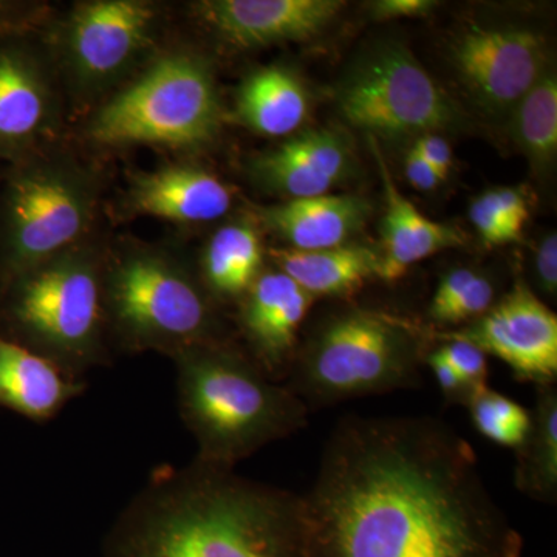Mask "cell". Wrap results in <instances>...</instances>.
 <instances>
[{"mask_svg": "<svg viewBox=\"0 0 557 557\" xmlns=\"http://www.w3.org/2000/svg\"><path fill=\"white\" fill-rule=\"evenodd\" d=\"M131 212L175 223H207L233 207V193L211 172L193 164H170L132 178Z\"/></svg>", "mask_w": 557, "mask_h": 557, "instance_id": "17", "label": "cell"}, {"mask_svg": "<svg viewBox=\"0 0 557 557\" xmlns=\"http://www.w3.org/2000/svg\"><path fill=\"white\" fill-rule=\"evenodd\" d=\"M469 219L487 247H502V245L519 240V237L508 228L487 190L472 201L471 208H469Z\"/></svg>", "mask_w": 557, "mask_h": 557, "instance_id": "29", "label": "cell"}, {"mask_svg": "<svg viewBox=\"0 0 557 557\" xmlns=\"http://www.w3.org/2000/svg\"><path fill=\"white\" fill-rule=\"evenodd\" d=\"M472 424L490 442L518 449L531 426V410L490 386L474 388L465 403Z\"/></svg>", "mask_w": 557, "mask_h": 557, "instance_id": "27", "label": "cell"}, {"mask_svg": "<svg viewBox=\"0 0 557 557\" xmlns=\"http://www.w3.org/2000/svg\"><path fill=\"white\" fill-rule=\"evenodd\" d=\"M370 205L357 196L309 197L260 208L259 222L298 251L343 247L361 230Z\"/></svg>", "mask_w": 557, "mask_h": 557, "instance_id": "20", "label": "cell"}, {"mask_svg": "<svg viewBox=\"0 0 557 557\" xmlns=\"http://www.w3.org/2000/svg\"><path fill=\"white\" fill-rule=\"evenodd\" d=\"M106 252L89 240L14 277L0 289V336L72 375L110 364Z\"/></svg>", "mask_w": 557, "mask_h": 557, "instance_id": "4", "label": "cell"}, {"mask_svg": "<svg viewBox=\"0 0 557 557\" xmlns=\"http://www.w3.org/2000/svg\"><path fill=\"white\" fill-rule=\"evenodd\" d=\"M309 110L306 87L292 70L281 65L256 70L237 91V119L265 137H285L298 131Z\"/></svg>", "mask_w": 557, "mask_h": 557, "instance_id": "22", "label": "cell"}, {"mask_svg": "<svg viewBox=\"0 0 557 557\" xmlns=\"http://www.w3.org/2000/svg\"><path fill=\"white\" fill-rule=\"evenodd\" d=\"M534 271L539 289L548 298H555L557 293V236L556 233L548 234L541 242L534 259Z\"/></svg>", "mask_w": 557, "mask_h": 557, "instance_id": "32", "label": "cell"}, {"mask_svg": "<svg viewBox=\"0 0 557 557\" xmlns=\"http://www.w3.org/2000/svg\"><path fill=\"white\" fill-rule=\"evenodd\" d=\"M307 557H522L467 440L429 417H348L300 496Z\"/></svg>", "mask_w": 557, "mask_h": 557, "instance_id": "1", "label": "cell"}, {"mask_svg": "<svg viewBox=\"0 0 557 557\" xmlns=\"http://www.w3.org/2000/svg\"><path fill=\"white\" fill-rule=\"evenodd\" d=\"M494 304L496 288L490 277L471 269H454L440 278L429 317L438 325H469L485 317Z\"/></svg>", "mask_w": 557, "mask_h": 557, "instance_id": "26", "label": "cell"}, {"mask_svg": "<svg viewBox=\"0 0 557 557\" xmlns=\"http://www.w3.org/2000/svg\"><path fill=\"white\" fill-rule=\"evenodd\" d=\"M454 62L491 115L512 112L548 70L544 39L525 28L474 25L454 44Z\"/></svg>", "mask_w": 557, "mask_h": 557, "instance_id": "12", "label": "cell"}, {"mask_svg": "<svg viewBox=\"0 0 557 557\" xmlns=\"http://www.w3.org/2000/svg\"><path fill=\"white\" fill-rule=\"evenodd\" d=\"M28 27V20L22 16L20 7L0 3V35Z\"/></svg>", "mask_w": 557, "mask_h": 557, "instance_id": "36", "label": "cell"}, {"mask_svg": "<svg viewBox=\"0 0 557 557\" xmlns=\"http://www.w3.org/2000/svg\"><path fill=\"white\" fill-rule=\"evenodd\" d=\"M313 300L281 270L262 271L240 300V330L249 358L277 383L292 370L300 325Z\"/></svg>", "mask_w": 557, "mask_h": 557, "instance_id": "15", "label": "cell"}, {"mask_svg": "<svg viewBox=\"0 0 557 557\" xmlns=\"http://www.w3.org/2000/svg\"><path fill=\"white\" fill-rule=\"evenodd\" d=\"M339 0H205L197 16L237 49L314 38L343 9Z\"/></svg>", "mask_w": 557, "mask_h": 557, "instance_id": "14", "label": "cell"}, {"mask_svg": "<svg viewBox=\"0 0 557 557\" xmlns=\"http://www.w3.org/2000/svg\"><path fill=\"white\" fill-rule=\"evenodd\" d=\"M100 180L67 153L42 149L11 163L0 188V289L87 240Z\"/></svg>", "mask_w": 557, "mask_h": 557, "instance_id": "7", "label": "cell"}, {"mask_svg": "<svg viewBox=\"0 0 557 557\" xmlns=\"http://www.w3.org/2000/svg\"><path fill=\"white\" fill-rule=\"evenodd\" d=\"M27 32L0 35V159L10 163L46 149L60 123L57 69Z\"/></svg>", "mask_w": 557, "mask_h": 557, "instance_id": "11", "label": "cell"}, {"mask_svg": "<svg viewBox=\"0 0 557 557\" xmlns=\"http://www.w3.org/2000/svg\"><path fill=\"white\" fill-rule=\"evenodd\" d=\"M263 248L249 223L220 228L205 248L200 281L214 302H240L262 274Z\"/></svg>", "mask_w": 557, "mask_h": 557, "instance_id": "23", "label": "cell"}, {"mask_svg": "<svg viewBox=\"0 0 557 557\" xmlns=\"http://www.w3.org/2000/svg\"><path fill=\"white\" fill-rule=\"evenodd\" d=\"M172 359L180 416L196 438L200 463L234 469L309 423L306 403L226 339L185 348Z\"/></svg>", "mask_w": 557, "mask_h": 557, "instance_id": "3", "label": "cell"}, {"mask_svg": "<svg viewBox=\"0 0 557 557\" xmlns=\"http://www.w3.org/2000/svg\"><path fill=\"white\" fill-rule=\"evenodd\" d=\"M338 106L351 126L372 137L435 134L457 121L448 95L403 44L375 47L348 73Z\"/></svg>", "mask_w": 557, "mask_h": 557, "instance_id": "9", "label": "cell"}, {"mask_svg": "<svg viewBox=\"0 0 557 557\" xmlns=\"http://www.w3.org/2000/svg\"><path fill=\"white\" fill-rule=\"evenodd\" d=\"M413 149L429 166L432 168L443 182L448 178L450 168H453V149L445 138L437 134H424L418 137Z\"/></svg>", "mask_w": 557, "mask_h": 557, "instance_id": "33", "label": "cell"}, {"mask_svg": "<svg viewBox=\"0 0 557 557\" xmlns=\"http://www.w3.org/2000/svg\"><path fill=\"white\" fill-rule=\"evenodd\" d=\"M515 110V132L520 148L539 172L549 170V166L555 163L557 153L555 73L547 70Z\"/></svg>", "mask_w": 557, "mask_h": 557, "instance_id": "25", "label": "cell"}, {"mask_svg": "<svg viewBox=\"0 0 557 557\" xmlns=\"http://www.w3.org/2000/svg\"><path fill=\"white\" fill-rule=\"evenodd\" d=\"M252 174L263 188L289 200L325 196L350 170V150L339 134L307 131L258 157Z\"/></svg>", "mask_w": 557, "mask_h": 557, "instance_id": "16", "label": "cell"}, {"mask_svg": "<svg viewBox=\"0 0 557 557\" xmlns=\"http://www.w3.org/2000/svg\"><path fill=\"white\" fill-rule=\"evenodd\" d=\"M429 351L423 335L403 319L348 310L324 322L298 350L287 386L309 409L416 387Z\"/></svg>", "mask_w": 557, "mask_h": 557, "instance_id": "6", "label": "cell"}, {"mask_svg": "<svg viewBox=\"0 0 557 557\" xmlns=\"http://www.w3.org/2000/svg\"><path fill=\"white\" fill-rule=\"evenodd\" d=\"M86 387L51 359L0 336V408L47 423Z\"/></svg>", "mask_w": 557, "mask_h": 557, "instance_id": "19", "label": "cell"}, {"mask_svg": "<svg viewBox=\"0 0 557 557\" xmlns=\"http://www.w3.org/2000/svg\"><path fill=\"white\" fill-rule=\"evenodd\" d=\"M214 304L200 277L164 249L129 245L106 255L110 346L172 358L185 348L223 341Z\"/></svg>", "mask_w": 557, "mask_h": 557, "instance_id": "5", "label": "cell"}, {"mask_svg": "<svg viewBox=\"0 0 557 557\" xmlns=\"http://www.w3.org/2000/svg\"><path fill=\"white\" fill-rule=\"evenodd\" d=\"M101 557H307L300 496L194 460L160 467Z\"/></svg>", "mask_w": 557, "mask_h": 557, "instance_id": "2", "label": "cell"}, {"mask_svg": "<svg viewBox=\"0 0 557 557\" xmlns=\"http://www.w3.org/2000/svg\"><path fill=\"white\" fill-rule=\"evenodd\" d=\"M491 200L496 205L508 228L519 237L522 236L523 226H525L528 215V205L525 197L518 189L498 188L487 190Z\"/></svg>", "mask_w": 557, "mask_h": 557, "instance_id": "31", "label": "cell"}, {"mask_svg": "<svg viewBox=\"0 0 557 557\" xmlns=\"http://www.w3.org/2000/svg\"><path fill=\"white\" fill-rule=\"evenodd\" d=\"M159 7L143 0L78 3L54 39V69L81 100L113 89L156 44Z\"/></svg>", "mask_w": 557, "mask_h": 557, "instance_id": "10", "label": "cell"}, {"mask_svg": "<svg viewBox=\"0 0 557 557\" xmlns=\"http://www.w3.org/2000/svg\"><path fill=\"white\" fill-rule=\"evenodd\" d=\"M424 362H426L429 369L434 373V379L437 381L443 397L448 399L449 403L465 406L469 394H471V388L465 384V381L460 379L456 370L450 368L449 362L440 355L437 348L429 351L426 358H424Z\"/></svg>", "mask_w": 557, "mask_h": 557, "instance_id": "30", "label": "cell"}, {"mask_svg": "<svg viewBox=\"0 0 557 557\" xmlns=\"http://www.w3.org/2000/svg\"><path fill=\"white\" fill-rule=\"evenodd\" d=\"M405 166L406 177H408L410 185L418 190L429 193V190L437 188L440 183L443 182L437 172L432 170L413 148L409 150L408 157H406Z\"/></svg>", "mask_w": 557, "mask_h": 557, "instance_id": "35", "label": "cell"}, {"mask_svg": "<svg viewBox=\"0 0 557 557\" xmlns=\"http://www.w3.org/2000/svg\"><path fill=\"white\" fill-rule=\"evenodd\" d=\"M515 483L520 493L555 505L557 500V387L537 386L531 426L516 449Z\"/></svg>", "mask_w": 557, "mask_h": 557, "instance_id": "24", "label": "cell"}, {"mask_svg": "<svg viewBox=\"0 0 557 557\" xmlns=\"http://www.w3.org/2000/svg\"><path fill=\"white\" fill-rule=\"evenodd\" d=\"M369 139L379 163L386 200V211L381 225L383 244L379 251V278L395 282L405 276L410 267L420 260L431 258L443 249L461 247L465 244V236L454 226L428 219L399 193L386 161L383 160L379 141L370 135Z\"/></svg>", "mask_w": 557, "mask_h": 557, "instance_id": "18", "label": "cell"}, {"mask_svg": "<svg viewBox=\"0 0 557 557\" xmlns=\"http://www.w3.org/2000/svg\"><path fill=\"white\" fill-rule=\"evenodd\" d=\"M442 338L443 344L437 348L440 355L449 362L450 368L456 370L471 392L474 388L487 386L490 366H487L485 351L471 341L457 338L450 333H446Z\"/></svg>", "mask_w": 557, "mask_h": 557, "instance_id": "28", "label": "cell"}, {"mask_svg": "<svg viewBox=\"0 0 557 557\" xmlns=\"http://www.w3.org/2000/svg\"><path fill=\"white\" fill-rule=\"evenodd\" d=\"M437 3L432 0H380L370 7L373 20L386 21L395 17L424 16L434 10Z\"/></svg>", "mask_w": 557, "mask_h": 557, "instance_id": "34", "label": "cell"}, {"mask_svg": "<svg viewBox=\"0 0 557 557\" xmlns=\"http://www.w3.org/2000/svg\"><path fill=\"white\" fill-rule=\"evenodd\" d=\"M277 270L292 277L311 298H344L354 295L370 278L379 277V249L362 245L298 251L271 249Z\"/></svg>", "mask_w": 557, "mask_h": 557, "instance_id": "21", "label": "cell"}, {"mask_svg": "<svg viewBox=\"0 0 557 557\" xmlns=\"http://www.w3.org/2000/svg\"><path fill=\"white\" fill-rule=\"evenodd\" d=\"M222 106L211 65L199 53L172 50L108 98L91 115L87 138L106 148L194 149L218 137Z\"/></svg>", "mask_w": 557, "mask_h": 557, "instance_id": "8", "label": "cell"}, {"mask_svg": "<svg viewBox=\"0 0 557 557\" xmlns=\"http://www.w3.org/2000/svg\"><path fill=\"white\" fill-rule=\"evenodd\" d=\"M504 361L519 380L556 384L557 318L525 284H518L485 317L450 332Z\"/></svg>", "mask_w": 557, "mask_h": 557, "instance_id": "13", "label": "cell"}]
</instances>
